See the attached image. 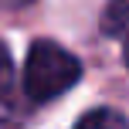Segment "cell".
<instances>
[{
  "instance_id": "6da1fadb",
  "label": "cell",
  "mask_w": 129,
  "mask_h": 129,
  "mask_svg": "<svg viewBox=\"0 0 129 129\" xmlns=\"http://www.w3.org/2000/svg\"><path fill=\"white\" fill-rule=\"evenodd\" d=\"M82 78V64L71 51L54 41H34L24 61V92L31 102H51L75 88Z\"/></svg>"
},
{
  "instance_id": "7a4b0ae2",
  "label": "cell",
  "mask_w": 129,
  "mask_h": 129,
  "mask_svg": "<svg viewBox=\"0 0 129 129\" xmlns=\"http://www.w3.org/2000/svg\"><path fill=\"white\" fill-rule=\"evenodd\" d=\"M78 126H126V119L119 116V112L95 109V112H88V116H82V119H78Z\"/></svg>"
},
{
  "instance_id": "3957f363",
  "label": "cell",
  "mask_w": 129,
  "mask_h": 129,
  "mask_svg": "<svg viewBox=\"0 0 129 129\" xmlns=\"http://www.w3.org/2000/svg\"><path fill=\"white\" fill-rule=\"evenodd\" d=\"M10 78H14V61H10V54H7V48L0 44V95L10 88Z\"/></svg>"
},
{
  "instance_id": "277c9868",
  "label": "cell",
  "mask_w": 129,
  "mask_h": 129,
  "mask_svg": "<svg viewBox=\"0 0 129 129\" xmlns=\"http://www.w3.org/2000/svg\"><path fill=\"white\" fill-rule=\"evenodd\" d=\"M119 41H122V61H126V68H129V27L119 34Z\"/></svg>"
}]
</instances>
